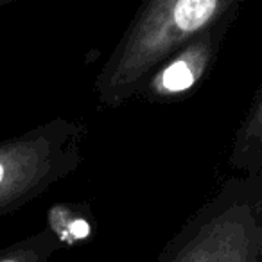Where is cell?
<instances>
[{"instance_id":"6","label":"cell","mask_w":262,"mask_h":262,"mask_svg":"<svg viewBox=\"0 0 262 262\" xmlns=\"http://www.w3.org/2000/svg\"><path fill=\"white\" fill-rule=\"evenodd\" d=\"M59 248L61 243L58 237L49 228H43L26 239L0 248V262H51Z\"/></svg>"},{"instance_id":"5","label":"cell","mask_w":262,"mask_h":262,"mask_svg":"<svg viewBox=\"0 0 262 262\" xmlns=\"http://www.w3.org/2000/svg\"><path fill=\"white\" fill-rule=\"evenodd\" d=\"M228 164L244 176L262 172V90L239 124L232 142Z\"/></svg>"},{"instance_id":"3","label":"cell","mask_w":262,"mask_h":262,"mask_svg":"<svg viewBox=\"0 0 262 262\" xmlns=\"http://www.w3.org/2000/svg\"><path fill=\"white\" fill-rule=\"evenodd\" d=\"M88 127L56 119L0 142V219L18 212L84 160Z\"/></svg>"},{"instance_id":"2","label":"cell","mask_w":262,"mask_h":262,"mask_svg":"<svg viewBox=\"0 0 262 262\" xmlns=\"http://www.w3.org/2000/svg\"><path fill=\"white\" fill-rule=\"evenodd\" d=\"M157 262H262V172L226 182Z\"/></svg>"},{"instance_id":"1","label":"cell","mask_w":262,"mask_h":262,"mask_svg":"<svg viewBox=\"0 0 262 262\" xmlns=\"http://www.w3.org/2000/svg\"><path fill=\"white\" fill-rule=\"evenodd\" d=\"M235 0H151L139 9L95 77V95L104 108L137 99L149 79L198 34L228 16Z\"/></svg>"},{"instance_id":"4","label":"cell","mask_w":262,"mask_h":262,"mask_svg":"<svg viewBox=\"0 0 262 262\" xmlns=\"http://www.w3.org/2000/svg\"><path fill=\"white\" fill-rule=\"evenodd\" d=\"M235 16H228L198 34L187 47H183L151 77L137 99L149 102H167L180 99L196 88L217 58L223 38Z\"/></svg>"},{"instance_id":"7","label":"cell","mask_w":262,"mask_h":262,"mask_svg":"<svg viewBox=\"0 0 262 262\" xmlns=\"http://www.w3.org/2000/svg\"><path fill=\"white\" fill-rule=\"evenodd\" d=\"M13 0H0V8H2V6H8V4H11Z\"/></svg>"}]
</instances>
